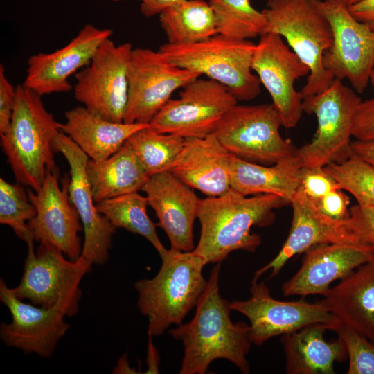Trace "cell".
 I'll list each match as a JSON object with an SVG mask.
<instances>
[{"mask_svg":"<svg viewBox=\"0 0 374 374\" xmlns=\"http://www.w3.org/2000/svg\"><path fill=\"white\" fill-rule=\"evenodd\" d=\"M53 148L65 157L69 166V198L79 214L84 230L80 256L92 265H103L108 260L116 229L97 209L86 172L89 158L61 131L53 139Z\"/></svg>","mask_w":374,"mask_h":374,"instance_id":"ac0fdd59","label":"cell"},{"mask_svg":"<svg viewBox=\"0 0 374 374\" xmlns=\"http://www.w3.org/2000/svg\"><path fill=\"white\" fill-rule=\"evenodd\" d=\"M301 168L296 154L264 166L231 154V188L245 196L272 194L290 203L300 186Z\"/></svg>","mask_w":374,"mask_h":374,"instance_id":"4316f807","label":"cell"},{"mask_svg":"<svg viewBox=\"0 0 374 374\" xmlns=\"http://www.w3.org/2000/svg\"><path fill=\"white\" fill-rule=\"evenodd\" d=\"M231 153L214 133L203 138H188L167 171L192 188L217 197L231 188Z\"/></svg>","mask_w":374,"mask_h":374,"instance_id":"603a6c76","label":"cell"},{"mask_svg":"<svg viewBox=\"0 0 374 374\" xmlns=\"http://www.w3.org/2000/svg\"><path fill=\"white\" fill-rule=\"evenodd\" d=\"M348 9L357 19L374 29V0H360Z\"/></svg>","mask_w":374,"mask_h":374,"instance_id":"60d3db41","label":"cell"},{"mask_svg":"<svg viewBox=\"0 0 374 374\" xmlns=\"http://www.w3.org/2000/svg\"><path fill=\"white\" fill-rule=\"evenodd\" d=\"M16 87L6 76L5 69L0 64V134L6 133L10 125L16 100Z\"/></svg>","mask_w":374,"mask_h":374,"instance_id":"f35d334b","label":"cell"},{"mask_svg":"<svg viewBox=\"0 0 374 374\" xmlns=\"http://www.w3.org/2000/svg\"><path fill=\"white\" fill-rule=\"evenodd\" d=\"M161 265L152 278L137 280V306L148 319V335H161L179 325L196 304L207 285L202 274L206 262L191 251L166 249L159 256Z\"/></svg>","mask_w":374,"mask_h":374,"instance_id":"3957f363","label":"cell"},{"mask_svg":"<svg viewBox=\"0 0 374 374\" xmlns=\"http://www.w3.org/2000/svg\"><path fill=\"white\" fill-rule=\"evenodd\" d=\"M60 131L89 158L100 161L116 153L134 132L149 124L118 123L105 119L84 106L65 112Z\"/></svg>","mask_w":374,"mask_h":374,"instance_id":"d4e9b609","label":"cell"},{"mask_svg":"<svg viewBox=\"0 0 374 374\" xmlns=\"http://www.w3.org/2000/svg\"><path fill=\"white\" fill-rule=\"evenodd\" d=\"M341 322L374 343V254L319 301Z\"/></svg>","mask_w":374,"mask_h":374,"instance_id":"cb8c5ba5","label":"cell"},{"mask_svg":"<svg viewBox=\"0 0 374 374\" xmlns=\"http://www.w3.org/2000/svg\"><path fill=\"white\" fill-rule=\"evenodd\" d=\"M353 136L357 140L374 139V97L361 101L353 120Z\"/></svg>","mask_w":374,"mask_h":374,"instance_id":"74e56055","label":"cell"},{"mask_svg":"<svg viewBox=\"0 0 374 374\" xmlns=\"http://www.w3.org/2000/svg\"><path fill=\"white\" fill-rule=\"evenodd\" d=\"M353 153L374 168V139L351 142Z\"/></svg>","mask_w":374,"mask_h":374,"instance_id":"7bdbcfd3","label":"cell"},{"mask_svg":"<svg viewBox=\"0 0 374 374\" xmlns=\"http://www.w3.org/2000/svg\"><path fill=\"white\" fill-rule=\"evenodd\" d=\"M112 34L111 29L85 24L63 47L30 56L22 84L41 96L71 91L69 77L88 65L101 44Z\"/></svg>","mask_w":374,"mask_h":374,"instance_id":"d6986e66","label":"cell"},{"mask_svg":"<svg viewBox=\"0 0 374 374\" xmlns=\"http://www.w3.org/2000/svg\"><path fill=\"white\" fill-rule=\"evenodd\" d=\"M265 33H274L308 66L310 73L301 90L303 98L325 91L335 78L323 66V58L330 47L332 34L328 21L313 0H268L262 10Z\"/></svg>","mask_w":374,"mask_h":374,"instance_id":"5b68a950","label":"cell"},{"mask_svg":"<svg viewBox=\"0 0 374 374\" xmlns=\"http://www.w3.org/2000/svg\"><path fill=\"white\" fill-rule=\"evenodd\" d=\"M220 265L217 263L192 320L169 330L184 348L180 374H204L211 363L218 359L232 362L242 373L250 371L246 357L251 344L249 326L232 322L230 303L220 294Z\"/></svg>","mask_w":374,"mask_h":374,"instance_id":"6da1fadb","label":"cell"},{"mask_svg":"<svg viewBox=\"0 0 374 374\" xmlns=\"http://www.w3.org/2000/svg\"><path fill=\"white\" fill-rule=\"evenodd\" d=\"M34 241L30 238L26 242L24 273L19 285L11 288L16 297L46 308L62 299H80V281L93 265L81 256L77 260H66L60 251L51 247L39 244L35 251Z\"/></svg>","mask_w":374,"mask_h":374,"instance_id":"9a60e30c","label":"cell"},{"mask_svg":"<svg viewBox=\"0 0 374 374\" xmlns=\"http://www.w3.org/2000/svg\"><path fill=\"white\" fill-rule=\"evenodd\" d=\"M25 186L0 179V223L10 226L15 235L27 242L33 238L28 222L36 215Z\"/></svg>","mask_w":374,"mask_h":374,"instance_id":"d6a6232c","label":"cell"},{"mask_svg":"<svg viewBox=\"0 0 374 374\" xmlns=\"http://www.w3.org/2000/svg\"><path fill=\"white\" fill-rule=\"evenodd\" d=\"M327 19L332 34L323 64L335 79H346L362 93L374 65V29L357 19L342 0H313Z\"/></svg>","mask_w":374,"mask_h":374,"instance_id":"9c48e42d","label":"cell"},{"mask_svg":"<svg viewBox=\"0 0 374 374\" xmlns=\"http://www.w3.org/2000/svg\"><path fill=\"white\" fill-rule=\"evenodd\" d=\"M329 326L312 324L282 336L287 374H333L334 365L347 357V352L338 338H324Z\"/></svg>","mask_w":374,"mask_h":374,"instance_id":"484cf974","label":"cell"},{"mask_svg":"<svg viewBox=\"0 0 374 374\" xmlns=\"http://www.w3.org/2000/svg\"><path fill=\"white\" fill-rule=\"evenodd\" d=\"M361 101L353 89L338 79L323 92L303 98V112L316 116L317 129L310 143L297 148L302 168H321L353 155V120Z\"/></svg>","mask_w":374,"mask_h":374,"instance_id":"52a82bcc","label":"cell"},{"mask_svg":"<svg viewBox=\"0 0 374 374\" xmlns=\"http://www.w3.org/2000/svg\"><path fill=\"white\" fill-rule=\"evenodd\" d=\"M323 168L357 204L374 206V168L353 154L346 161L329 163Z\"/></svg>","mask_w":374,"mask_h":374,"instance_id":"836d02e7","label":"cell"},{"mask_svg":"<svg viewBox=\"0 0 374 374\" xmlns=\"http://www.w3.org/2000/svg\"><path fill=\"white\" fill-rule=\"evenodd\" d=\"M159 22L169 44H193L217 34L213 11L204 0L175 4L159 15Z\"/></svg>","mask_w":374,"mask_h":374,"instance_id":"f1b7e54d","label":"cell"},{"mask_svg":"<svg viewBox=\"0 0 374 374\" xmlns=\"http://www.w3.org/2000/svg\"><path fill=\"white\" fill-rule=\"evenodd\" d=\"M16 91L10 128L0 134L1 144L16 182L37 192L47 172L58 168L53 141L61 123L45 108L41 96L23 84Z\"/></svg>","mask_w":374,"mask_h":374,"instance_id":"277c9868","label":"cell"},{"mask_svg":"<svg viewBox=\"0 0 374 374\" xmlns=\"http://www.w3.org/2000/svg\"><path fill=\"white\" fill-rule=\"evenodd\" d=\"M290 204L292 220L287 238L274 258L256 271L252 280H258L269 270H271L269 278L277 276L291 258L317 244H361L348 218L336 220L323 213L300 186Z\"/></svg>","mask_w":374,"mask_h":374,"instance_id":"ffe728a7","label":"cell"},{"mask_svg":"<svg viewBox=\"0 0 374 374\" xmlns=\"http://www.w3.org/2000/svg\"><path fill=\"white\" fill-rule=\"evenodd\" d=\"M359 1L360 0H342V1L348 7L356 3L357 2Z\"/></svg>","mask_w":374,"mask_h":374,"instance_id":"ee69618b","label":"cell"},{"mask_svg":"<svg viewBox=\"0 0 374 374\" xmlns=\"http://www.w3.org/2000/svg\"><path fill=\"white\" fill-rule=\"evenodd\" d=\"M344 344L348 358L347 374H374V343L341 321L332 330Z\"/></svg>","mask_w":374,"mask_h":374,"instance_id":"e575fe53","label":"cell"},{"mask_svg":"<svg viewBox=\"0 0 374 374\" xmlns=\"http://www.w3.org/2000/svg\"><path fill=\"white\" fill-rule=\"evenodd\" d=\"M86 172L96 203L138 192L150 177L127 141L105 160L89 159Z\"/></svg>","mask_w":374,"mask_h":374,"instance_id":"83f0119b","label":"cell"},{"mask_svg":"<svg viewBox=\"0 0 374 374\" xmlns=\"http://www.w3.org/2000/svg\"><path fill=\"white\" fill-rule=\"evenodd\" d=\"M238 100L220 83L199 78L170 98L149 123L152 130L185 139L203 138L214 133Z\"/></svg>","mask_w":374,"mask_h":374,"instance_id":"7c38bea8","label":"cell"},{"mask_svg":"<svg viewBox=\"0 0 374 374\" xmlns=\"http://www.w3.org/2000/svg\"><path fill=\"white\" fill-rule=\"evenodd\" d=\"M79 300L65 298L52 308L37 307L17 298L1 278L0 301L9 310L12 321L1 324L0 337L7 346L48 357L69 328L64 317L76 314Z\"/></svg>","mask_w":374,"mask_h":374,"instance_id":"8fae6325","label":"cell"},{"mask_svg":"<svg viewBox=\"0 0 374 374\" xmlns=\"http://www.w3.org/2000/svg\"><path fill=\"white\" fill-rule=\"evenodd\" d=\"M280 117L272 104H236L214 134L227 151L241 159L276 163L296 154L297 148L280 134Z\"/></svg>","mask_w":374,"mask_h":374,"instance_id":"ba28073f","label":"cell"},{"mask_svg":"<svg viewBox=\"0 0 374 374\" xmlns=\"http://www.w3.org/2000/svg\"><path fill=\"white\" fill-rule=\"evenodd\" d=\"M148 206L146 197L142 196L138 192L96 203L98 212L103 215L114 227L123 228L143 236L152 244L160 256L166 249L157 233V225L148 215Z\"/></svg>","mask_w":374,"mask_h":374,"instance_id":"f546056e","label":"cell"},{"mask_svg":"<svg viewBox=\"0 0 374 374\" xmlns=\"http://www.w3.org/2000/svg\"><path fill=\"white\" fill-rule=\"evenodd\" d=\"M148 206L166 233L170 248L181 251L195 249L193 224L200 199L192 188L169 171L150 176L141 188Z\"/></svg>","mask_w":374,"mask_h":374,"instance_id":"7402d4cb","label":"cell"},{"mask_svg":"<svg viewBox=\"0 0 374 374\" xmlns=\"http://www.w3.org/2000/svg\"><path fill=\"white\" fill-rule=\"evenodd\" d=\"M348 222L361 244L374 247V206H351Z\"/></svg>","mask_w":374,"mask_h":374,"instance_id":"8d00e7d4","label":"cell"},{"mask_svg":"<svg viewBox=\"0 0 374 374\" xmlns=\"http://www.w3.org/2000/svg\"><path fill=\"white\" fill-rule=\"evenodd\" d=\"M287 204L290 203L275 195L247 197L231 188L222 195L200 199L197 218L201 232L193 251L206 264L220 263L233 251H255L261 240L251 233V227L271 225L273 210Z\"/></svg>","mask_w":374,"mask_h":374,"instance_id":"7a4b0ae2","label":"cell"},{"mask_svg":"<svg viewBox=\"0 0 374 374\" xmlns=\"http://www.w3.org/2000/svg\"><path fill=\"white\" fill-rule=\"evenodd\" d=\"M369 83L372 85L374 91V65L371 73Z\"/></svg>","mask_w":374,"mask_h":374,"instance_id":"f6af8a7d","label":"cell"},{"mask_svg":"<svg viewBox=\"0 0 374 374\" xmlns=\"http://www.w3.org/2000/svg\"><path fill=\"white\" fill-rule=\"evenodd\" d=\"M251 66L269 93L283 127L296 126L303 112V98L301 91L295 89L294 83L309 75L308 66L282 37L274 33H265L256 44Z\"/></svg>","mask_w":374,"mask_h":374,"instance_id":"2e32d148","label":"cell"},{"mask_svg":"<svg viewBox=\"0 0 374 374\" xmlns=\"http://www.w3.org/2000/svg\"><path fill=\"white\" fill-rule=\"evenodd\" d=\"M114 2H121L128 0H112ZM141 2L140 10L146 17L160 15L167 8L182 2L185 0H139Z\"/></svg>","mask_w":374,"mask_h":374,"instance_id":"b9f144b4","label":"cell"},{"mask_svg":"<svg viewBox=\"0 0 374 374\" xmlns=\"http://www.w3.org/2000/svg\"><path fill=\"white\" fill-rule=\"evenodd\" d=\"M215 16L217 34L249 40L265 33L267 20L250 0H209Z\"/></svg>","mask_w":374,"mask_h":374,"instance_id":"4dcf8cb0","label":"cell"},{"mask_svg":"<svg viewBox=\"0 0 374 374\" xmlns=\"http://www.w3.org/2000/svg\"><path fill=\"white\" fill-rule=\"evenodd\" d=\"M299 270L282 285L285 296H324L335 280L350 275L374 254V247L352 243H325L304 253Z\"/></svg>","mask_w":374,"mask_h":374,"instance_id":"44dd1931","label":"cell"},{"mask_svg":"<svg viewBox=\"0 0 374 374\" xmlns=\"http://www.w3.org/2000/svg\"><path fill=\"white\" fill-rule=\"evenodd\" d=\"M256 44L219 34L188 44L166 43L159 48L174 65L204 75L225 87L238 100H251L260 93L252 70Z\"/></svg>","mask_w":374,"mask_h":374,"instance_id":"8992f818","label":"cell"},{"mask_svg":"<svg viewBox=\"0 0 374 374\" xmlns=\"http://www.w3.org/2000/svg\"><path fill=\"white\" fill-rule=\"evenodd\" d=\"M59 169L48 171L37 192L27 190L36 208L28 222L35 241L60 251L71 260H77L82 246L78 233L83 230L79 214L69 198L70 177L65 175L59 185Z\"/></svg>","mask_w":374,"mask_h":374,"instance_id":"e0dca14e","label":"cell"},{"mask_svg":"<svg viewBox=\"0 0 374 374\" xmlns=\"http://www.w3.org/2000/svg\"><path fill=\"white\" fill-rule=\"evenodd\" d=\"M200 75L172 64L160 51L134 48L128 65L123 122L149 124L179 88Z\"/></svg>","mask_w":374,"mask_h":374,"instance_id":"4fadbf2b","label":"cell"},{"mask_svg":"<svg viewBox=\"0 0 374 374\" xmlns=\"http://www.w3.org/2000/svg\"><path fill=\"white\" fill-rule=\"evenodd\" d=\"M126 141L150 177L167 171L183 149L186 139L154 132L148 125L132 134Z\"/></svg>","mask_w":374,"mask_h":374,"instance_id":"1f68e13d","label":"cell"},{"mask_svg":"<svg viewBox=\"0 0 374 374\" xmlns=\"http://www.w3.org/2000/svg\"><path fill=\"white\" fill-rule=\"evenodd\" d=\"M132 45H116L110 38L98 48L89 64L75 74L74 97L91 113L123 122L128 99V65Z\"/></svg>","mask_w":374,"mask_h":374,"instance_id":"30bf717a","label":"cell"},{"mask_svg":"<svg viewBox=\"0 0 374 374\" xmlns=\"http://www.w3.org/2000/svg\"><path fill=\"white\" fill-rule=\"evenodd\" d=\"M300 181V186L305 195L315 203L330 192L341 188L338 182L323 168H301Z\"/></svg>","mask_w":374,"mask_h":374,"instance_id":"d590c367","label":"cell"},{"mask_svg":"<svg viewBox=\"0 0 374 374\" xmlns=\"http://www.w3.org/2000/svg\"><path fill=\"white\" fill-rule=\"evenodd\" d=\"M251 296L245 301L230 303L231 310L249 321L251 344L260 346L268 339L285 335L312 324H324L332 330L340 320L320 301L309 303L301 299L284 301L271 296L264 283L252 280Z\"/></svg>","mask_w":374,"mask_h":374,"instance_id":"5bb4252c","label":"cell"},{"mask_svg":"<svg viewBox=\"0 0 374 374\" xmlns=\"http://www.w3.org/2000/svg\"><path fill=\"white\" fill-rule=\"evenodd\" d=\"M350 200L341 188L334 190L315 204L327 216L336 220H346L349 216Z\"/></svg>","mask_w":374,"mask_h":374,"instance_id":"ab89813d","label":"cell"}]
</instances>
